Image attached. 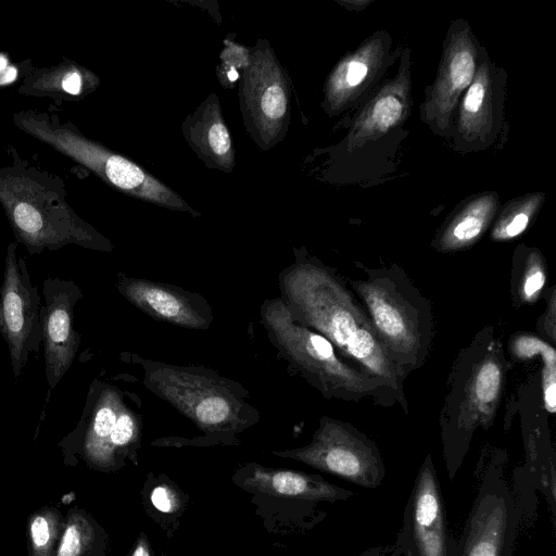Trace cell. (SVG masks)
<instances>
[{
  "instance_id": "cell-28",
  "label": "cell",
  "mask_w": 556,
  "mask_h": 556,
  "mask_svg": "<svg viewBox=\"0 0 556 556\" xmlns=\"http://www.w3.org/2000/svg\"><path fill=\"white\" fill-rule=\"evenodd\" d=\"M549 299L548 304L546 306L545 313L542 315L540 320L541 330L547 336L552 342L556 341V291L555 286L549 290Z\"/></svg>"
},
{
  "instance_id": "cell-31",
  "label": "cell",
  "mask_w": 556,
  "mask_h": 556,
  "mask_svg": "<svg viewBox=\"0 0 556 556\" xmlns=\"http://www.w3.org/2000/svg\"><path fill=\"white\" fill-rule=\"evenodd\" d=\"M16 70L9 68V60L8 58L0 53V86L5 85L10 81H12L15 77L10 76V73H15Z\"/></svg>"
},
{
  "instance_id": "cell-9",
  "label": "cell",
  "mask_w": 556,
  "mask_h": 556,
  "mask_svg": "<svg viewBox=\"0 0 556 556\" xmlns=\"http://www.w3.org/2000/svg\"><path fill=\"white\" fill-rule=\"evenodd\" d=\"M275 455L304 463L353 484L375 489L386 477V466L375 441L352 424L328 416L319 419L308 444L275 451Z\"/></svg>"
},
{
  "instance_id": "cell-4",
  "label": "cell",
  "mask_w": 556,
  "mask_h": 556,
  "mask_svg": "<svg viewBox=\"0 0 556 556\" xmlns=\"http://www.w3.org/2000/svg\"><path fill=\"white\" fill-rule=\"evenodd\" d=\"M260 318L278 354L324 397L401 406L382 381L345 362L327 338L298 323L279 296L263 302Z\"/></svg>"
},
{
  "instance_id": "cell-14",
  "label": "cell",
  "mask_w": 556,
  "mask_h": 556,
  "mask_svg": "<svg viewBox=\"0 0 556 556\" xmlns=\"http://www.w3.org/2000/svg\"><path fill=\"white\" fill-rule=\"evenodd\" d=\"M116 288L129 303L155 320L193 330L208 329L213 323V308L197 292L122 273Z\"/></svg>"
},
{
  "instance_id": "cell-25",
  "label": "cell",
  "mask_w": 556,
  "mask_h": 556,
  "mask_svg": "<svg viewBox=\"0 0 556 556\" xmlns=\"http://www.w3.org/2000/svg\"><path fill=\"white\" fill-rule=\"evenodd\" d=\"M402 114L403 104L399 97L392 93L382 94L377 98L358 130L362 134L388 130L400 121Z\"/></svg>"
},
{
  "instance_id": "cell-29",
  "label": "cell",
  "mask_w": 556,
  "mask_h": 556,
  "mask_svg": "<svg viewBox=\"0 0 556 556\" xmlns=\"http://www.w3.org/2000/svg\"><path fill=\"white\" fill-rule=\"evenodd\" d=\"M150 498L153 506L160 511L170 513L176 507V496L166 485L154 488Z\"/></svg>"
},
{
  "instance_id": "cell-5",
  "label": "cell",
  "mask_w": 556,
  "mask_h": 556,
  "mask_svg": "<svg viewBox=\"0 0 556 556\" xmlns=\"http://www.w3.org/2000/svg\"><path fill=\"white\" fill-rule=\"evenodd\" d=\"M359 267L365 278L352 279V291L388 355L407 377L428 358L434 338L431 305L400 267Z\"/></svg>"
},
{
  "instance_id": "cell-8",
  "label": "cell",
  "mask_w": 556,
  "mask_h": 556,
  "mask_svg": "<svg viewBox=\"0 0 556 556\" xmlns=\"http://www.w3.org/2000/svg\"><path fill=\"white\" fill-rule=\"evenodd\" d=\"M506 454L495 451L477 468V490L457 556H513L522 508L505 477Z\"/></svg>"
},
{
  "instance_id": "cell-18",
  "label": "cell",
  "mask_w": 556,
  "mask_h": 556,
  "mask_svg": "<svg viewBox=\"0 0 556 556\" xmlns=\"http://www.w3.org/2000/svg\"><path fill=\"white\" fill-rule=\"evenodd\" d=\"M98 77L88 68L63 61L55 66L36 70L18 88L26 96L49 97L58 100H79L98 86Z\"/></svg>"
},
{
  "instance_id": "cell-34",
  "label": "cell",
  "mask_w": 556,
  "mask_h": 556,
  "mask_svg": "<svg viewBox=\"0 0 556 556\" xmlns=\"http://www.w3.org/2000/svg\"><path fill=\"white\" fill-rule=\"evenodd\" d=\"M228 78L230 81H235L239 78V74L237 73L236 70L231 68L229 72H228Z\"/></svg>"
},
{
  "instance_id": "cell-22",
  "label": "cell",
  "mask_w": 556,
  "mask_h": 556,
  "mask_svg": "<svg viewBox=\"0 0 556 556\" xmlns=\"http://www.w3.org/2000/svg\"><path fill=\"white\" fill-rule=\"evenodd\" d=\"M547 269L541 253L529 250L513 269L511 293L516 302L529 305L546 291Z\"/></svg>"
},
{
  "instance_id": "cell-20",
  "label": "cell",
  "mask_w": 556,
  "mask_h": 556,
  "mask_svg": "<svg viewBox=\"0 0 556 556\" xmlns=\"http://www.w3.org/2000/svg\"><path fill=\"white\" fill-rule=\"evenodd\" d=\"M496 204L485 197L469 204L438 237L434 248L441 252L459 251L472 245L489 226Z\"/></svg>"
},
{
  "instance_id": "cell-13",
  "label": "cell",
  "mask_w": 556,
  "mask_h": 556,
  "mask_svg": "<svg viewBox=\"0 0 556 556\" xmlns=\"http://www.w3.org/2000/svg\"><path fill=\"white\" fill-rule=\"evenodd\" d=\"M83 298L72 280L47 277L43 280V358L49 387L53 389L73 364L80 334L73 327L74 307Z\"/></svg>"
},
{
  "instance_id": "cell-30",
  "label": "cell",
  "mask_w": 556,
  "mask_h": 556,
  "mask_svg": "<svg viewBox=\"0 0 556 556\" xmlns=\"http://www.w3.org/2000/svg\"><path fill=\"white\" fill-rule=\"evenodd\" d=\"M358 556H400L394 543L387 545H378L372 546L364 552H362Z\"/></svg>"
},
{
  "instance_id": "cell-33",
  "label": "cell",
  "mask_w": 556,
  "mask_h": 556,
  "mask_svg": "<svg viewBox=\"0 0 556 556\" xmlns=\"http://www.w3.org/2000/svg\"><path fill=\"white\" fill-rule=\"evenodd\" d=\"M0 333L5 339V328H4V320L2 315V306L0 301Z\"/></svg>"
},
{
  "instance_id": "cell-21",
  "label": "cell",
  "mask_w": 556,
  "mask_h": 556,
  "mask_svg": "<svg viewBox=\"0 0 556 556\" xmlns=\"http://www.w3.org/2000/svg\"><path fill=\"white\" fill-rule=\"evenodd\" d=\"M492 88L489 67L475 74L460 108L459 129L469 137L485 136L492 123Z\"/></svg>"
},
{
  "instance_id": "cell-27",
  "label": "cell",
  "mask_w": 556,
  "mask_h": 556,
  "mask_svg": "<svg viewBox=\"0 0 556 556\" xmlns=\"http://www.w3.org/2000/svg\"><path fill=\"white\" fill-rule=\"evenodd\" d=\"M535 204H526L503 217L492 232L493 240H510L521 235L529 225Z\"/></svg>"
},
{
  "instance_id": "cell-10",
  "label": "cell",
  "mask_w": 556,
  "mask_h": 556,
  "mask_svg": "<svg viewBox=\"0 0 556 556\" xmlns=\"http://www.w3.org/2000/svg\"><path fill=\"white\" fill-rule=\"evenodd\" d=\"M400 556H457V540L450 532L445 503L432 457L422 462L393 542Z\"/></svg>"
},
{
  "instance_id": "cell-1",
  "label": "cell",
  "mask_w": 556,
  "mask_h": 556,
  "mask_svg": "<svg viewBox=\"0 0 556 556\" xmlns=\"http://www.w3.org/2000/svg\"><path fill=\"white\" fill-rule=\"evenodd\" d=\"M280 299L300 324L327 338L352 366L382 381L408 413L406 376L388 355L357 296L318 258L295 250L278 276Z\"/></svg>"
},
{
  "instance_id": "cell-16",
  "label": "cell",
  "mask_w": 556,
  "mask_h": 556,
  "mask_svg": "<svg viewBox=\"0 0 556 556\" xmlns=\"http://www.w3.org/2000/svg\"><path fill=\"white\" fill-rule=\"evenodd\" d=\"M475 74L476 49L472 41L465 31L455 34L426 105L428 119L444 128L460 93L471 84Z\"/></svg>"
},
{
  "instance_id": "cell-3",
  "label": "cell",
  "mask_w": 556,
  "mask_h": 556,
  "mask_svg": "<svg viewBox=\"0 0 556 556\" xmlns=\"http://www.w3.org/2000/svg\"><path fill=\"white\" fill-rule=\"evenodd\" d=\"M507 359L493 327L485 326L460 351L447 383L440 426L448 478H455L475 432L494 422L504 394Z\"/></svg>"
},
{
  "instance_id": "cell-23",
  "label": "cell",
  "mask_w": 556,
  "mask_h": 556,
  "mask_svg": "<svg viewBox=\"0 0 556 556\" xmlns=\"http://www.w3.org/2000/svg\"><path fill=\"white\" fill-rule=\"evenodd\" d=\"M64 520L54 508L46 507L28 519L30 556H55Z\"/></svg>"
},
{
  "instance_id": "cell-15",
  "label": "cell",
  "mask_w": 556,
  "mask_h": 556,
  "mask_svg": "<svg viewBox=\"0 0 556 556\" xmlns=\"http://www.w3.org/2000/svg\"><path fill=\"white\" fill-rule=\"evenodd\" d=\"M247 121L261 140L274 138L288 112V97L280 68L273 61L257 59L245 70L241 92Z\"/></svg>"
},
{
  "instance_id": "cell-7",
  "label": "cell",
  "mask_w": 556,
  "mask_h": 556,
  "mask_svg": "<svg viewBox=\"0 0 556 556\" xmlns=\"http://www.w3.org/2000/svg\"><path fill=\"white\" fill-rule=\"evenodd\" d=\"M12 121L18 129L85 166L113 188L167 208L198 215L162 181L136 163L85 137L71 122L62 123L56 114L23 110L14 113Z\"/></svg>"
},
{
  "instance_id": "cell-12",
  "label": "cell",
  "mask_w": 556,
  "mask_h": 556,
  "mask_svg": "<svg viewBox=\"0 0 556 556\" xmlns=\"http://www.w3.org/2000/svg\"><path fill=\"white\" fill-rule=\"evenodd\" d=\"M141 401L117 387L100 384L89 413L85 454L106 466L138 447L142 435Z\"/></svg>"
},
{
  "instance_id": "cell-24",
  "label": "cell",
  "mask_w": 556,
  "mask_h": 556,
  "mask_svg": "<svg viewBox=\"0 0 556 556\" xmlns=\"http://www.w3.org/2000/svg\"><path fill=\"white\" fill-rule=\"evenodd\" d=\"M93 540L94 530L87 516L73 510L64 520L55 556H84Z\"/></svg>"
},
{
  "instance_id": "cell-2",
  "label": "cell",
  "mask_w": 556,
  "mask_h": 556,
  "mask_svg": "<svg viewBox=\"0 0 556 556\" xmlns=\"http://www.w3.org/2000/svg\"><path fill=\"white\" fill-rule=\"evenodd\" d=\"M0 167V204L17 243L30 255L67 244L110 252L113 244L70 206L63 181L23 160L11 149Z\"/></svg>"
},
{
  "instance_id": "cell-19",
  "label": "cell",
  "mask_w": 556,
  "mask_h": 556,
  "mask_svg": "<svg viewBox=\"0 0 556 556\" xmlns=\"http://www.w3.org/2000/svg\"><path fill=\"white\" fill-rule=\"evenodd\" d=\"M184 132L194 151L206 164L230 170L233 165L231 138L222 118L217 100L203 104L199 112L186 119Z\"/></svg>"
},
{
  "instance_id": "cell-6",
  "label": "cell",
  "mask_w": 556,
  "mask_h": 556,
  "mask_svg": "<svg viewBox=\"0 0 556 556\" xmlns=\"http://www.w3.org/2000/svg\"><path fill=\"white\" fill-rule=\"evenodd\" d=\"M143 384L207 435L232 437L257 424L249 391L204 366L140 359Z\"/></svg>"
},
{
  "instance_id": "cell-26",
  "label": "cell",
  "mask_w": 556,
  "mask_h": 556,
  "mask_svg": "<svg viewBox=\"0 0 556 556\" xmlns=\"http://www.w3.org/2000/svg\"><path fill=\"white\" fill-rule=\"evenodd\" d=\"M364 54H357L343 62L334 73L330 83L331 96L342 97L352 92L367 78L370 65Z\"/></svg>"
},
{
  "instance_id": "cell-17",
  "label": "cell",
  "mask_w": 556,
  "mask_h": 556,
  "mask_svg": "<svg viewBox=\"0 0 556 556\" xmlns=\"http://www.w3.org/2000/svg\"><path fill=\"white\" fill-rule=\"evenodd\" d=\"M241 484L254 492L312 503H333L345 501L354 495L352 491L332 484L317 475L265 468L260 465H251L244 469Z\"/></svg>"
},
{
  "instance_id": "cell-11",
  "label": "cell",
  "mask_w": 556,
  "mask_h": 556,
  "mask_svg": "<svg viewBox=\"0 0 556 556\" xmlns=\"http://www.w3.org/2000/svg\"><path fill=\"white\" fill-rule=\"evenodd\" d=\"M0 296L5 341L18 379L29 354L38 353L42 343L45 306L38 288L31 285L25 260L17 254L16 242L7 248Z\"/></svg>"
},
{
  "instance_id": "cell-32",
  "label": "cell",
  "mask_w": 556,
  "mask_h": 556,
  "mask_svg": "<svg viewBox=\"0 0 556 556\" xmlns=\"http://www.w3.org/2000/svg\"><path fill=\"white\" fill-rule=\"evenodd\" d=\"M131 556H151L148 542L144 538L138 541Z\"/></svg>"
}]
</instances>
